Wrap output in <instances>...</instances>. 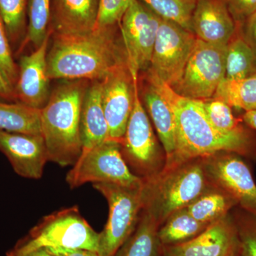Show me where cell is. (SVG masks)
Returning a JSON list of instances; mask_svg holds the SVG:
<instances>
[{"label":"cell","instance_id":"obj_1","mask_svg":"<svg viewBox=\"0 0 256 256\" xmlns=\"http://www.w3.org/2000/svg\"><path fill=\"white\" fill-rule=\"evenodd\" d=\"M148 80L168 101L174 116L176 150L164 166L220 152H233L245 159L256 160V134L252 128L246 126L236 132H222L210 124L200 100L178 95L149 72Z\"/></svg>","mask_w":256,"mask_h":256},{"label":"cell","instance_id":"obj_2","mask_svg":"<svg viewBox=\"0 0 256 256\" xmlns=\"http://www.w3.org/2000/svg\"><path fill=\"white\" fill-rule=\"evenodd\" d=\"M114 26L77 34H54L47 54L50 79L102 80L118 67L128 64L126 50L118 44Z\"/></svg>","mask_w":256,"mask_h":256},{"label":"cell","instance_id":"obj_3","mask_svg":"<svg viewBox=\"0 0 256 256\" xmlns=\"http://www.w3.org/2000/svg\"><path fill=\"white\" fill-rule=\"evenodd\" d=\"M86 90L82 80L63 84L41 109L42 136L48 160L60 166L74 165L82 154L80 114Z\"/></svg>","mask_w":256,"mask_h":256},{"label":"cell","instance_id":"obj_4","mask_svg":"<svg viewBox=\"0 0 256 256\" xmlns=\"http://www.w3.org/2000/svg\"><path fill=\"white\" fill-rule=\"evenodd\" d=\"M214 185L203 158L164 166L158 174L144 180L142 210L160 227L172 214L186 208Z\"/></svg>","mask_w":256,"mask_h":256},{"label":"cell","instance_id":"obj_5","mask_svg":"<svg viewBox=\"0 0 256 256\" xmlns=\"http://www.w3.org/2000/svg\"><path fill=\"white\" fill-rule=\"evenodd\" d=\"M100 233L82 216L78 207H68L43 217L6 256H23L41 248L98 252Z\"/></svg>","mask_w":256,"mask_h":256},{"label":"cell","instance_id":"obj_6","mask_svg":"<svg viewBox=\"0 0 256 256\" xmlns=\"http://www.w3.org/2000/svg\"><path fill=\"white\" fill-rule=\"evenodd\" d=\"M92 186L104 195L109 206L108 220L100 233L98 252L101 256H114L137 226L143 208V185L96 183Z\"/></svg>","mask_w":256,"mask_h":256},{"label":"cell","instance_id":"obj_7","mask_svg":"<svg viewBox=\"0 0 256 256\" xmlns=\"http://www.w3.org/2000/svg\"><path fill=\"white\" fill-rule=\"evenodd\" d=\"M132 77L134 105L120 142L121 152L131 171L139 178L146 180L162 170L166 156L160 151L150 121L141 102L138 76Z\"/></svg>","mask_w":256,"mask_h":256},{"label":"cell","instance_id":"obj_8","mask_svg":"<svg viewBox=\"0 0 256 256\" xmlns=\"http://www.w3.org/2000/svg\"><path fill=\"white\" fill-rule=\"evenodd\" d=\"M72 188L87 183H112L128 186H141L144 180L131 171L121 152L120 143L109 140L82 152L66 175Z\"/></svg>","mask_w":256,"mask_h":256},{"label":"cell","instance_id":"obj_9","mask_svg":"<svg viewBox=\"0 0 256 256\" xmlns=\"http://www.w3.org/2000/svg\"><path fill=\"white\" fill-rule=\"evenodd\" d=\"M226 52V46L197 38L181 77L172 88L178 95L194 100L213 98L225 79Z\"/></svg>","mask_w":256,"mask_h":256},{"label":"cell","instance_id":"obj_10","mask_svg":"<svg viewBox=\"0 0 256 256\" xmlns=\"http://www.w3.org/2000/svg\"><path fill=\"white\" fill-rule=\"evenodd\" d=\"M196 40L193 32L173 22L160 18L148 72L172 87L181 77Z\"/></svg>","mask_w":256,"mask_h":256},{"label":"cell","instance_id":"obj_11","mask_svg":"<svg viewBox=\"0 0 256 256\" xmlns=\"http://www.w3.org/2000/svg\"><path fill=\"white\" fill-rule=\"evenodd\" d=\"M120 32L131 75L149 69L160 16L140 0H132L120 22Z\"/></svg>","mask_w":256,"mask_h":256},{"label":"cell","instance_id":"obj_12","mask_svg":"<svg viewBox=\"0 0 256 256\" xmlns=\"http://www.w3.org/2000/svg\"><path fill=\"white\" fill-rule=\"evenodd\" d=\"M245 158L233 152L204 158L210 181L233 197L238 207L256 216V184Z\"/></svg>","mask_w":256,"mask_h":256},{"label":"cell","instance_id":"obj_13","mask_svg":"<svg viewBox=\"0 0 256 256\" xmlns=\"http://www.w3.org/2000/svg\"><path fill=\"white\" fill-rule=\"evenodd\" d=\"M100 82L110 140L120 143L134 105V82L128 64L114 69Z\"/></svg>","mask_w":256,"mask_h":256},{"label":"cell","instance_id":"obj_14","mask_svg":"<svg viewBox=\"0 0 256 256\" xmlns=\"http://www.w3.org/2000/svg\"><path fill=\"white\" fill-rule=\"evenodd\" d=\"M238 250V229L229 214L191 240L163 247L162 256H234Z\"/></svg>","mask_w":256,"mask_h":256},{"label":"cell","instance_id":"obj_15","mask_svg":"<svg viewBox=\"0 0 256 256\" xmlns=\"http://www.w3.org/2000/svg\"><path fill=\"white\" fill-rule=\"evenodd\" d=\"M50 36L48 35L34 52L22 56L18 63L15 98L18 102L34 108H43L50 97V79L47 68Z\"/></svg>","mask_w":256,"mask_h":256},{"label":"cell","instance_id":"obj_16","mask_svg":"<svg viewBox=\"0 0 256 256\" xmlns=\"http://www.w3.org/2000/svg\"><path fill=\"white\" fill-rule=\"evenodd\" d=\"M0 151L15 172L24 178L40 180L48 160L44 140L40 134L11 132L0 130Z\"/></svg>","mask_w":256,"mask_h":256},{"label":"cell","instance_id":"obj_17","mask_svg":"<svg viewBox=\"0 0 256 256\" xmlns=\"http://www.w3.org/2000/svg\"><path fill=\"white\" fill-rule=\"evenodd\" d=\"M192 28L198 40L226 46L236 32L237 24L223 0H197Z\"/></svg>","mask_w":256,"mask_h":256},{"label":"cell","instance_id":"obj_18","mask_svg":"<svg viewBox=\"0 0 256 256\" xmlns=\"http://www.w3.org/2000/svg\"><path fill=\"white\" fill-rule=\"evenodd\" d=\"M50 6L54 34H77L96 28L99 0H50Z\"/></svg>","mask_w":256,"mask_h":256},{"label":"cell","instance_id":"obj_19","mask_svg":"<svg viewBox=\"0 0 256 256\" xmlns=\"http://www.w3.org/2000/svg\"><path fill=\"white\" fill-rule=\"evenodd\" d=\"M80 136L82 152L89 150L110 140L102 108L100 80H96L87 88L84 96L80 114Z\"/></svg>","mask_w":256,"mask_h":256},{"label":"cell","instance_id":"obj_20","mask_svg":"<svg viewBox=\"0 0 256 256\" xmlns=\"http://www.w3.org/2000/svg\"><path fill=\"white\" fill-rule=\"evenodd\" d=\"M144 101L146 110L162 144L166 163L169 162L176 150V124L174 114L168 101L149 82L144 90Z\"/></svg>","mask_w":256,"mask_h":256},{"label":"cell","instance_id":"obj_21","mask_svg":"<svg viewBox=\"0 0 256 256\" xmlns=\"http://www.w3.org/2000/svg\"><path fill=\"white\" fill-rule=\"evenodd\" d=\"M159 228L158 222L142 210L136 228L114 256H162Z\"/></svg>","mask_w":256,"mask_h":256},{"label":"cell","instance_id":"obj_22","mask_svg":"<svg viewBox=\"0 0 256 256\" xmlns=\"http://www.w3.org/2000/svg\"><path fill=\"white\" fill-rule=\"evenodd\" d=\"M238 204L233 197L214 185L197 197L186 210L198 222L210 224L226 216Z\"/></svg>","mask_w":256,"mask_h":256},{"label":"cell","instance_id":"obj_23","mask_svg":"<svg viewBox=\"0 0 256 256\" xmlns=\"http://www.w3.org/2000/svg\"><path fill=\"white\" fill-rule=\"evenodd\" d=\"M226 46V79L240 80L256 74V55L242 36L240 25Z\"/></svg>","mask_w":256,"mask_h":256},{"label":"cell","instance_id":"obj_24","mask_svg":"<svg viewBox=\"0 0 256 256\" xmlns=\"http://www.w3.org/2000/svg\"><path fill=\"white\" fill-rule=\"evenodd\" d=\"M0 130L42 136L41 109L18 102H0Z\"/></svg>","mask_w":256,"mask_h":256},{"label":"cell","instance_id":"obj_25","mask_svg":"<svg viewBox=\"0 0 256 256\" xmlns=\"http://www.w3.org/2000/svg\"><path fill=\"white\" fill-rule=\"evenodd\" d=\"M210 225L195 220L184 208L165 220L158 230V237L163 247L178 245L194 238Z\"/></svg>","mask_w":256,"mask_h":256},{"label":"cell","instance_id":"obj_26","mask_svg":"<svg viewBox=\"0 0 256 256\" xmlns=\"http://www.w3.org/2000/svg\"><path fill=\"white\" fill-rule=\"evenodd\" d=\"M214 97L232 108L244 111L256 110V74L240 80L224 79Z\"/></svg>","mask_w":256,"mask_h":256},{"label":"cell","instance_id":"obj_27","mask_svg":"<svg viewBox=\"0 0 256 256\" xmlns=\"http://www.w3.org/2000/svg\"><path fill=\"white\" fill-rule=\"evenodd\" d=\"M28 25L22 45L32 43L36 48L54 32L50 0H28Z\"/></svg>","mask_w":256,"mask_h":256},{"label":"cell","instance_id":"obj_28","mask_svg":"<svg viewBox=\"0 0 256 256\" xmlns=\"http://www.w3.org/2000/svg\"><path fill=\"white\" fill-rule=\"evenodd\" d=\"M160 18L192 32V20L197 0H140Z\"/></svg>","mask_w":256,"mask_h":256},{"label":"cell","instance_id":"obj_29","mask_svg":"<svg viewBox=\"0 0 256 256\" xmlns=\"http://www.w3.org/2000/svg\"><path fill=\"white\" fill-rule=\"evenodd\" d=\"M28 0H0L2 16L10 43L18 42L26 32Z\"/></svg>","mask_w":256,"mask_h":256},{"label":"cell","instance_id":"obj_30","mask_svg":"<svg viewBox=\"0 0 256 256\" xmlns=\"http://www.w3.org/2000/svg\"><path fill=\"white\" fill-rule=\"evenodd\" d=\"M200 100L202 108L210 124L224 132H234L246 127L242 118H237L232 112V108L217 98Z\"/></svg>","mask_w":256,"mask_h":256},{"label":"cell","instance_id":"obj_31","mask_svg":"<svg viewBox=\"0 0 256 256\" xmlns=\"http://www.w3.org/2000/svg\"><path fill=\"white\" fill-rule=\"evenodd\" d=\"M240 256H256V216L240 210L234 214Z\"/></svg>","mask_w":256,"mask_h":256},{"label":"cell","instance_id":"obj_32","mask_svg":"<svg viewBox=\"0 0 256 256\" xmlns=\"http://www.w3.org/2000/svg\"><path fill=\"white\" fill-rule=\"evenodd\" d=\"M132 1L99 0L98 16L96 28H110L119 24Z\"/></svg>","mask_w":256,"mask_h":256},{"label":"cell","instance_id":"obj_33","mask_svg":"<svg viewBox=\"0 0 256 256\" xmlns=\"http://www.w3.org/2000/svg\"><path fill=\"white\" fill-rule=\"evenodd\" d=\"M0 67L14 88L18 78V66L15 64L4 20L0 14Z\"/></svg>","mask_w":256,"mask_h":256},{"label":"cell","instance_id":"obj_34","mask_svg":"<svg viewBox=\"0 0 256 256\" xmlns=\"http://www.w3.org/2000/svg\"><path fill=\"white\" fill-rule=\"evenodd\" d=\"M236 22L244 23L256 12V0H223Z\"/></svg>","mask_w":256,"mask_h":256},{"label":"cell","instance_id":"obj_35","mask_svg":"<svg viewBox=\"0 0 256 256\" xmlns=\"http://www.w3.org/2000/svg\"><path fill=\"white\" fill-rule=\"evenodd\" d=\"M238 24L240 25L242 36L252 47L256 55V12L244 23Z\"/></svg>","mask_w":256,"mask_h":256},{"label":"cell","instance_id":"obj_36","mask_svg":"<svg viewBox=\"0 0 256 256\" xmlns=\"http://www.w3.org/2000/svg\"><path fill=\"white\" fill-rule=\"evenodd\" d=\"M0 98L4 100H15L14 88L8 80L0 67Z\"/></svg>","mask_w":256,"mask_h":256},{"label":"cell","instance_id":"obj_37","mask_svg":"<svg viewBox=\"0 0 256 256\" xmlns=\"http://www.w3.org/2000/svg\"><path fill=\"white\" fill-rule=\"evenodd\" d=\"M62 256H101L98 252L86 249H66L62 248H50Z\"/></svg>","mask_w":256,"mask_h":256},{"label":"cell","instance_id":"obj_38","mask_svg":"<svg viewBox=\"0 0 256 256\" xmlns=\"http://www.w3.org/2000/svg\"><path fill=\"white\" fill-rule=\"evenodd\" d=\"M240 118L247 126L256 130V110L245 111Z\"/></svg>","mask_w":256,"mask_h":256},{"label":"cell","instance_id":"obj_39","mask_svg":"<svg viewBox=\"0 0 256 256\" xmlns=\"http://www.w3.org/2000/svg\"><path fill=\"white\" fill-rule=\"evenodd\" d=\"M23 256H62L50 248H41L25 254Z\"/></svg>","mask_w":256,"mask_h":256},{"label":"cell","instance_id":"obj_40","mask_svg":"<svg viewBox=\"0 0 256 256\" xmlns=\"http://www.w3.org/2000/svg\"><path fill=\"white\" fill-rule=\"evenodd\" d=\"M234 256H240V252H239L238 250V252H237V254H236V255H234Z\"/></svg>","mask_w":256,"mask_h":256}]
</instances>
